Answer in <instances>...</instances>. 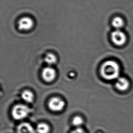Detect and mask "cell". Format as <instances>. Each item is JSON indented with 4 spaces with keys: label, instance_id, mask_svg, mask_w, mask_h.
<instances>
[{
    "label": "cell",
    "instance_id": "cell-8",
    "mask_svg": "<svg viewBox=\"0 0 133 133\" xmlns=\"http://www.w3.org/2000/svg\"><path fill=\"white\" fill-rule=\"evenodd\" d=\"M18 133H36L34 128L31 124L23 123L19 125L17 129Z\"/></svg>",
    "mask_w": 133,
    "mask_h": 133
},
{
    "label": "cell",
    "instance_id": "cell-7",
    "mask_svg": "<svg viewBox=\"0 0 133 133\" xmlns=\"http://www.w3.org/2000/svg\"><path fill=\"white\" fill-rule=\"evenodd\" d=\"M115 86L118 90L121 91H124L130 87V81L126 78H118L116 82Z\"/></svg>",
    "mask_w": 133,
    "mask_h": 133
},
{
    "label": "cell",
    "instance_id": "cell-6",
    "mask_svg": "<svg viewBox=\"0 0 133 133\" xmlns=\"http://www.w3.org/2000/svg\"><path fill=\"white\" fill-rule=\"evenodd\" d=\"M56 71L50 67L45 68L42 71V77L45 81L51 82L56 77Z\"/></svg>",
    "mask_w": 133,
    "mask_h": 133
},
{
    "label": "cell",
    "instance_id": "cell-1",
    "mask_svg": "<svg viewBox=\"0 0 133 133\" xmlns=\"http://www.w3.org/2000/svg\"><path fill=\"white\" fill-rule=\"evenodd\" d=\"M121 69L119 64L116 61L109 60L103 64L101 69V76L109 81L116 79L119 78Z\"/></svg>",
    "mask_w": 133,
    "mask_h": 133
},
{
    "label": "cell",
    "instance_id": "cell-4",
    "mask_svg": "<svg viewBox=\"0 0 133 133\" xmlns=\"http://www.w3.org/2000/svg\"><path fill=\"white\" fill-rule=\"evenodd\" d=\"M65 102L59 98L55 97L50 99L49 103V107L54 111H59L62 110L65 106Z\"/></svg>",
    "mask_w": 133,
    "mask_h": 133
},
{
    "label": "cell",
    "instance_id": "cell-5",
    "mask_svg": "<svg viewBox=\"0 0 133 133\" xmlns=\"http://www.w3.org/2000/svg\"><path fill=\"white\" fill-rule=\"evenodd\" d=\"M19 29L20 30L27 31L33 27V22L31 18L25 17L22 18L18 23Z\"/></svg>",
    "mask_w": 133,
    "mask_h": 133
},
{
    "label": "cell",
    "instance_id": "cell-9",
    "mask_svg": "<svg viewBox=\"0 0 133 133\" xmlns=\"http://www.w3.org/2000/svg\"><path fill=\"white\" fill-rule=\"evenodd\" d=\"M124 21L122 18L119 16H116L112 20V24L116 30H120L124 25Z\"/></svg>",
    "mask_w": 133,
    "mask_h": 133
},
{
    "label": "cell",
    "instance_id": "cell-13",
    "mask_svg": "<svg viewBox=\"0 0 133 133\" xmlns=\"http://www.w3.org/2000/svg\"><path fill=\"white\" fill-rule=\"evenodd\" d=\"M83 119L79 116H76L73 120V124L75 126H79L83 124Z\"/></svg>",
    "mask_w": 133,
    "mask_h": 133
},
{
    "label": "cell",
    "instance_id": "cell-11",
    "mask_svg": "<svg viewBox=\"0 0 133 133\" xmlns=\"http://www.w3.org/2000/svg\"><path fill=\"white\" fill-rule=\"evenodd\" d=\"M50 131V127L48 125L41 123L37 127V131L38 133H48Z\"/></svg>",
    "mask_w": 133,
    "mask_h": 133
},
{
    "label": "cell",
    "instance_id": "cell-12",
    "mask_svg": "<svg viewBox=\"0 0 133 133\" xmlns=\"http://www.w3.org/2000/svg\"><path fill=\"white\" fill-rule=\"evenodd\" d=\"M45 61L46 63L48 65H52L56 63V56L52 54H48L47 55L45 58Z\"/></svg>",
    "mask_w": 133,
    "mask_h": 133
},
{
    "label": "cell",
    "instance_id": "cell-2",
    "mask_svg": "<svg viewBox=\"0 0 133 133\" xmlns=\"http://www.w3.org/2000/svg\"><path fill=\"white\" fill-rule=\"evenodd\" d=\"M30 110L24 104H18L15 106L12 111L13 117L16 119H22L27 116Z\"/></svg>",
    "mask_w": 133,
    "mask_h": 133
},
{
    "label": "cell",
    "instance_id": "cell-3",
    "mask_svg": "<svg viewBox=\"0 0 133 133\" xmlns=\"http://www.w3.org/2000/svg\"><path fill=\"white\" fill-rule=\"evenodd\" d=\"M112 41L117 46H122L126 43L127 37L126 34L120 30H116L111 34Z\"/></svg>",
    "mask_w": 133,
    "mask_h": 133
},
{
    "label": "cell",
    "instance_id": "cell-14",
    "mask_svg": "<svg viewBox=\"0 0 133 133\" xmlns=\"http://www.w3.org/2000/svg\"><path fill=\"white\" fill-rule=\"evenodd\" d=\"M71 133H86L85 131L81 128H77L73 131Z\"/></svg>",
    "mask_w": 133,
    "mask_h": 133
},
{
    "label": "cell",
    "instance_id": "cell-10",
    "mask_svg": "<svg viewBox=\"0 0 133 133\" xmlns=\"http://www.w3.org/2000/svg\"><path fill=\"white\" fill-rule=\"evenodd\" d=\"M22 98L25 102L31 103L33 101L34 95L32 92L28 90H26L22 94Z\"/></svg>",
    "mask_w": 133,
    "mask_h": 133
}]
</instances>
